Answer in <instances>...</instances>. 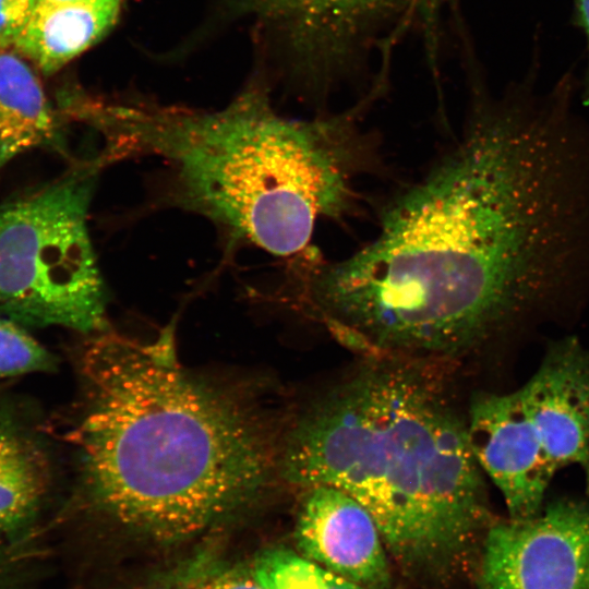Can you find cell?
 I'll list each match as a JSON object with an SVG mask.
<instances>
[{
    "label": "cell",
    "mask_w": 589,
    "mask_h": 589,
    "mask_svg": "<svg viewBox=\"0 0 589 589\" xmlns=\"http://www.w3.org/2000/svg\"><path fill=\"white\" fill-rule=\"evenodd\" d=\"M293 268L290 300L363 358L442 364L589 291V151L528 100L472 91L462 131L375 236Z\"/></svg>",
    "instance_id": "6da1fadb"
},
{
    "label": "cell",
    "mask_w": 589,
    "mask_h": 589,
    "mask_svg": "<svg viewBox=\"0 0 589 589\" xmlns=\"http://www.w3.org/2000/svg\"><path fill=\"white\" fill-rule=\"evenodd\" d=\"M294 540L299 553L370 589H387L390 572L378 527L369 510L330 485L302 490Z\"/></svg>",
    "instance_id": "9c48e42d"
},
{
    "label": "cell",
    "mask_w": 589,
    "mask_h": 589,
    "mask_svg": "<svg viewBox=\"0 0 589 589\" xmlns=\"http://www.w3.org/2000/svg\"><path fill=\"white\" fill-rule=\"evenodd\" d=\"M556 470L577 466L589 491V353L573 336L553 341L518 389Z\"/></svg>",
    "instance_id": "30bf717a"
},
{
    "label": "cell",
    "mask_w": 589,
    "mask_h": 589,
    "mask_svg": "<svg viewBox=\"0 0 589 589\" xmlns=\"http://www.w3.org/2000/svg\"><path fill=\"white\" fill-rule=\"evenodd\" d=\"M440 364L364 358L286 423L281 481L359 501L407 565L458 557L490 527L486 485Z\"/></svg>",
    "instance_id": "3957f363"
},
{
    "label": "cell",
    "mask_w": 589,
    "mask_h": 589,
    "mask_svg": "<svg viewBox=\"0 0 589 589\" xmlns=\"http://www.w3.org/2000/svg\"><path fill=\"white\" fill-rule=\"evenodd\" d=\"M38 0H0V48L13 47Z\"/></svg>",
    "instance_id": "e0dca14e"
},
{
    "label": "cell",
    "mask_w": 589,
    "mask_h": 589,
    "mask_svg": "<svg viewBox=\"0 0 589 589\" xmlns=\"http://www.w3.org/2000/svg\"><path fill=\"white\" fill-rule=\"evenodd\" d=\"M99 163L0 207V313L37 326L106 330V288L87 214Z\"/></svg>",
    "instance_id": "5b68a950"
},
{
    "label": "cell",
    "mask_w": 589,
    "mask_h": 589,
    "mask_svg": "<svg viewBox=\"0 0 589 589\" xmlns=\"http://www.w3.org/2000/svg\"><path fill=\"white\" fill-rule=\"evenodd\" d=\"M252 573L265 589H370L285 548L260 554Z\"/></svg>",
    "instance_id": "5bb4252c"
},
{
    "label": "cell",
    "mask_w": 589,
    "mask_h": 589,
    "mask_svg": "<svg viewBox=\"0 0 589 589\" xmlns=\"http://www.w3.org/2000/svg\"><path fill=\"white\" fill-rule=\"evenodd\" d=\"M49 352L15 321L0 317V377L46 371Z\"/></svg>",
    "instance_id": "9a60e30c"
},
{
    "label": "cell",
    "mask_w": 589,
    "mask_h": 589,
    "mask_svg": "<svg viewBox=\"0 0 589 589\" xmlns=\"http://www.w3.org/2000/svg\"><path fill=\"white\" fill-rule=\"evenodd\" d=\"M285 37L301 97L318 112L345 87L368 92L417 14L441 0H256Z\"/></svg>",
    "instance_id": "8992f818"
},
{
    "label": "cell",
    "mask_w": 589,
    "mask_h": 589,
    "mask_svg": "<svg viewBox=\"0 0 589 589\" xmlns=\"http://www.w3.org/2000/svg\"><path fill=\"white\" fill-rule=\"evenodd\" d=\"M48 484L45 452L20 423L0 412V531L31 519Z\"/></svg>",
    "instance_id": "4fadbf2b"
},
{
    "label": "cell",
    "mask_w": 589,
    "mask_h": 589,
    "mask_svg": "<svg viewBox=\"0 0 589 589\" xmlns=\"http://www.w3.org/2000/svg\"><path fill=\"white\" fill-rule=\"evenodd\" d=\"M173 589H265L252 570L238 567H200L188 572Z\"/></svg>",
    "instance_id": "2e32d148"
},
{
    "label": "cell",
    "mask_w": 589,
    "mask_h": 589,
    "mask_svg": "<svg viewBox=\"0 0 589 589\" xmlns=\"http://www.w3.org/2000/svg\"><path fill=\"white\" fill-rule=\"evenodd\" d=\"M376 97L340 112L290 119L251 89L207 113H120L107 127L117 154L149 152L173 166L187 202L264 251L301 255L320 218L352 205L376 166L362 124Z\"/></svg>",
    "instance_id": "277c9868"
},
{
    "label": "cell",
    "mask_w": 589,
    "mask_h": 589,
    "mask_svg": "<svg viewBox=\"0 0 589 589\" xmlns=\"http://www.w3.org/2000/svg\"><path fill=\"white\" fill-rule=\"evenodd\" d=\"M27 61L13 47L0 48V168L56 135L52 109Z\"/></svg>",
    "instance_id": "7c38bea8"
},
{
    "label": "cell",
    "mask_w": 589,
    "mask_h": 589,
    "mask_svg": "<svg viewBox=\"0 0 589 589\" xmlns=\"http://www.w3.org/2000/svg\"><path fill=\"white\" fill-rule=\"evenodd\" d=\"M575 4L579 24L584 29L589 47V0H575Z\"/></svg>",
    "instance_id": "ac0fdd59"
},
{
    "label": "cell",
    "mask_w": 589,
    "mask_h": 589,
    "mask_svg": "<svg viewBox=\"0 0 589 589\" xmlns=\"http://www.w3.org/2000/svg\"><path fill=\"white\" fill-rule=\"evenodd\" d=\"M479 589H589V498L563 497L483 537Z\"/></svg>",
    "instance_id": "52a82bcc"
},
{
    "label": "cell",
    "mask_w": 589,
    "mask_h": 589,
    "mask_svg": "<svg viewBox=\"0 0 589 589\" xmlns=\"http://www.w3.org/2000/svg\"><path fill=\"white\" fill-rule=\"evenodd\" d=\"M122 0L38 2L13 48L52 74L98 43L116 24Z\"/></svg>",
    "instance_id": "8fae6325"
},
{
    "label": "cell",
    "mask_w": 589,
    "mask_h": 589,
    "mask_svg": "<svg viewBox=\"0 0 589 589\" xmlns=\"http://www.w3.org/2000/svg\"><path fill=\"white\" fill-rule=\"evenodd\" d=\"M466 421L476 460L501 492L509 518L526 519L538 514L557 470L524 408L519 392L474 395Z\"/></svg>",
    "instance_id": "ba28073f"
},
{
    "label": "cell",
    "mask_w": 589,
    "mask_h": 589,
    "mask_svg": "<svg viewBox=\"0 0 589 589\" xmlns=\"http://www.w3.org/2000/svg\"><path fill=\"white\" fill-rule=\"evenodd\" d=\"M77 1H86V0H38V2H47V3H63V2H77Z\"/></svg>",
    "instance_id": "d6986e66"
},
{
    "label": "cell",
    "mask_w": 589,
    "mask_h": 589,
    "mask_svg": "<svg viewBox=\"0 0 589 589\" xmlns=\"http://www.w3.org/2000/svg\"><path fill=\"white\" fill-rule=\"evenodd\" d=\"M74 430L81 490L112 524L160 542L193 537L280 478L281 426L249 385L183 368L173 328L153 341L106 330L81 356Z\"/></svg>",
    "instance_id": "7a4b0ae2"
}]
</instances>
